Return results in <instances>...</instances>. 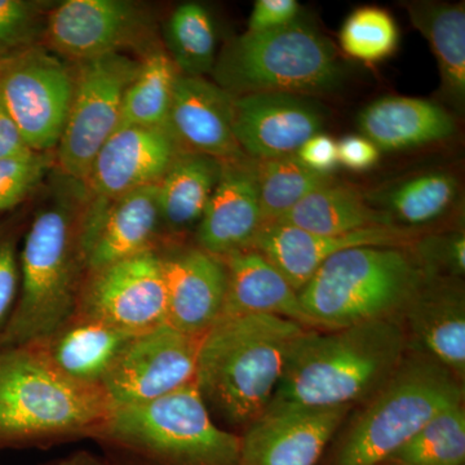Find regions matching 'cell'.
<instances>
[{
  "label": "cell",
  "instance_id": "obj_31",
  "mask_svg": "<svg viewBox=\"0 0 465 465\" xmlns=\"http://www.w3.org/2000/svg\"><path fill=\"white\" fill-rule=\"evenodd\" d=\"M457 193L458 180L451 173H424L381 193L379 204L396 224L419 226L442 216Z\"/></svg>",
  "mask_w": 465,
  "mask_h": 465
},
{
  "label": "cell",
  "instance_id": "obj_25",
  "mask_svg": "<svg viewBox=\"0 0 465 465\" xmlns=\"http://www.w3.org/2000/svg\"><path fill=\"white\" fill-rule=\"evenodd\" d=\"M361 134L384 152L418 148L449 139L455 119L433 101L387 96L369 104L358 115Z\"/></svg>",
  "mask_w": 465,
  "mask_h": 465
},
{
  "label": "cell",
  "instance_id": "obj_21",
  "mask_svg": "<svg viewBox=\"0 0 465 465\" xmlns=\"http://www.w3.org/2000/svg\"><path fill=\"white\" fill-rule=\"evenodd\" d=\"M262 225L256 161L223 162L219 183L195 228L197 247L217 258L250 249Z\"/></svg>",
  "mask_w": 465,
  "mask_h": 465
},
{
  "label": "cell",
  "instance_id": "obj_23",
  "mask_svg": "<svg viewBox=\"0 0 465 465\" xmlns=\"http://www.w3.org/2000/svg\"><path fill=\"white\" fill-rule=\"evenodd\" d=\"M220 259L226 271V295L219 320L269 314L317 329L299 293L258 251L241 250Z\"/></svg>",
  "mask_w": 465,
  "mask_h": 465
},
{
  "label": "cell",
  "instance_id": "obj_18",
  "mask_svg": "<svg viewBox=\"0 0 465 465\" xmlns=\"http://www.w3.org/2000/svg\"><path fill=\"white\" fill-rule=\"evenodd\" d=\"M415 232L400 225L372 226L347 234H316L295 226L266 223L250 249L256 250L299 293L326 260L354 247H407Z\"/></svg>",
  "mask_w": 465,
  "mask_h": 465
},
{
  "label": "cell",
  "instance_id": "obj_37",
  "mask_svg": "<svg viewBox=\"0 0 465 465\" xmlns=\"http://www.w3.org/2000/svg\"><path fill=\"white\" fill-rule=\"evenodd\" d=\"M414 253L430 275L460 278L464 274L465 235L463 232L425 237L415 244Z\"/></svg>",
  "mask_w": 465,
  "mask_h": 465
},
{
  "label": "cell",
  "instance_id": "obj_30",
  "mask_svg": "<svg viewBox=\"0 0 465 465\" xmlns=\"http://www.w3.org/2000/svg\"><path fill=\"white\" fill-rule=\"evenodd\" d=\"M163 41L180 74H213L216 64V32L213 17L200 3L179 5L163 26Z\"/></svg>",
  "mask_w": 465,
  "mask_h": 465
},
{
  "label": "cell",
  "instance_id": "obj_14",
  "mask_svg": "<svg viewBox=\"0 0 465 465\" xmlns=\"http://www.w3.org/2000/svg\"><path fill=\"white\" fill-rule=\"evenodd\" d=\"M351 406L273 405L241 434V465H320Z\"/></svg>",
  "mask_w": 465,
  "mask_h": 465
},
{
  "label": "cell",
  "instance_id": "obj_4",
  "mask_svg": "<svg viewBox=\"0 0 465 465\" xmlns=\"http://www.w3.org/2000/svg\"><path fill=\"white\" fill-rule=\"evenodd\" d=\"M407 353L400 320L324 333L308 330L291 353L271 406H353L374 396Z\"/></svg>",
  "mask_w": 465,
  "mask_h": 465
},
{
  "label": "cell",
  "instance_id": "obj_42",
  "mask_svg": "<svg viewBox=\"0 0 465 465\" xmlns=\"http://www.w3.org/2000/svg\"><path fill=\"white\" fill-rule=\"evenodd\" d=\"M33 153L20 128L0 104V161L25 157Z\"/></svg>",
  "mask_w": 465,
  "mask_h": 465
},
{
  "label": "cell",
  "instance_id": "obj_6",
  "mask_svg": "<svg viewBox=\"0 0 465 465\" xmlns=\"http://www.w3.org/2000/svg\"><path fill=\"white\" fill-rule=\"evenodd\" d=\"M409 247H354L321 265L299 299L317 327L400 320L428 277Z\"/></svg>",
  "mask_w": 465,
  "mask_h": 465
},
{
  "label": "cell",
  "instance_id": "obj_1",
  "mask_svg": "<svg viewBox=\"0 0 465 465\" xmlns=\"http://www.w3.org/2000/svg\"><path fill=\"white\" fill-rule=\"evenodd\" d=\"M50 198L27 226L20 250V290L0 347L45 338L75 312L87 262L82 243L84 183L57 173Z\"/></svg>",
  "mask_w": 465,
  "mask_h": 465
},
{
  "label": "cell",
  "instance_id": "obj_20",
  "mask_svg": "<svg viewBox=\"0 0 465 465\" xmlns=\"http://www.w3.org/2000/svg\"><path fill=\"white\" fill-rule=\"evenodd\" d=\"M401 321L409 351L432 358L464 382L465 295L459 278L428 275Z\"/></svg>",
  "mask_w": 465,
  "mask_h": 465
},
{
  "label": "cell",
  "instance_id": "obj_24",
  "mask_svg": "<svg viewBox=\"0 0 465 465\" xmlns=\"http://www.w3.org/2000/svg\"><path fill=\"white\" fill-rule=\"evenodd\" d=\"M133 338L108 323L74 312L54 331L32 342L66 378L103 387L116 358Z\"/></svg>",
  "mask_w": 465,
  "mask_h": 465
},
{
  "label": "cell",
  "instance_id": "obj_43",
  "mask_svg": "<svg viewBox=\"0 0 465 465\" xmlns=\"http://www.w3.org/2000/svg\"><path fill=\"white\" fill-rule=\"evenodd\" d=\"M47 465H113L105 458L100 455L94 454V452L81 451L73 452L69 457L60 459V460L54 461V463Z\"/></svg>",
  "mask_w": 465,
  "mask_h": 465
},
{
  "label": "cell",
  "instance_id": "obj_41",
  "mask_svg": "<svg viewBox=\"0 0 465 465\" xmlns=\"http://www.w3.org/2000/svg\"><path fill=\"white\" fill-rule=\"evenodd\" d=\"M339 164L354 173H363L375 166L381 158V150L365 136L342 137L338 143Z\"/></svg>",
  "mask_w": 465,
  "mask_h": 465
},
{
  "label": "cell",
  "instance_id": "obj_13",
  "mask_svg": "<svg viewBox=\"0 0 465 465\" xmlns=\"http://www.w3.org/2000/svg\"><path fill=\"white\" fill-rule=\"evenodd\" d=\"M202 338L163 324L134 336L103 382L115 406L150 402L195 382Z\"/></svg>",
  "mask_w": 465,
  "mask_h": 465
},
{
  "label": "cell",
  "instance_id": "obj_32",
  "mask_svg": "<svg viewBox=\"0 0 465 465\" xmlns=\"http://www.w3.org/2000/svg\"><path fill=\"white\" fill-rule=\"evenodd\" d=\"M262 224L275 223L312 192L332 182L309 170L296 154L256 162Z\"/></svg>",
  "mask_w": 465,
  "mask_h": 465
},
{
  "label": "cell",
  "instance_id": "obj_36",
  "mask_svg": "<svg viewBox=\"0 0 465 465\" xmlns=\"http://www.w3.org/2000/svg\"><path fill=\"white\" fill-rule=\"evenodd\" d=\"M51 171H54V152H33L25 157L0 161V215L20 206Z\"/></svg>",
  "mask_w": 465,
  "mask_h": 465
},
{
  "label": "cell",
  "instance_id": "obj_19",
  "mask_svg": "<svg viewBox=\"0 0 465 465\" xmlns=\"http://www.w3.org/2000/svg\"><path fill=\"white\" fill-rule=\"evenodd\" d=\"M167 292L166 324L203 338L222 316L226 271L222 259L200 247L159 250Z\"/></svg>",
  "mask_w": 465,
  "mask_h": 465
},
{
  "label": "cell",
  "instance_id": "obj_16",
  "mask_svg": "<svg viewBox=\"0 0 465 465\" xmlns=\"http://www.w3.org/2000/svg\"><path fill=\"white\" fill-rule=\"evenodd\" d=\"M182 153L164 128L119 127L92 162L84 183L85 203L103 206L157 185Z\"/></svg>",
  "mask_w": 465,
  "mask_h": 465
},
{
  "label": "cell",
  "instance_id": "obj_38",
  "mask_svg": "<svg viewBox=\"0 0 465 465\" xmlns=\"http://www.w3.org/2000/svg\"><path fill=\"white\" fill-rule=\"evenodd\" d=\"M21 232L15 223L0 222V335L7 326L20 290Z\"/></svg>",
  "mask_w": 465,
  "mask_h": 465
},
{
  "label": "cell",
  "instance_id": "obj_10",
  "mask_svg": "<svg viewBox=\"0 0 465 465\" xmlns=\"http://www.w3.org/2000/svg\"><path fill=\"white\" fill-rule=\"evenodd\" d=\"M73 91V69L39 45L0 58V104L33 152L56 150Z\"/></svg>",
  "mask_w": 465,
  "mask_h": 465
},
{
  "label": "cell",
  "instance_id": "obj_27",
  "mask_svg": "<svg viewBox=\"0 0 465 465\" xmlns=\"http://www.w3.org/2000/svg\"><path fill=\"white\" fill-rule=\"evenodd\" d=\"M275 223L329 235L347 234L372 226L397 225L387 213L370 206L357 189L333 182L302 198Z\"/></svg>",
  "mask_w": 465,
  "mask_h": 465
},
{
  "label": "cell",
  "instance_id": "obj_3",
  "mask_svg": "<svg viewBox=\"0 0 465 465\" xmlns=\"http://www.w3.org/2000/svg\"><path fill=\"white\" fill-rule=\"evenodd\" d=\"M114 407L104 387L66 378L33 342L0 347V450L94 440Z\"/></svg>",
  "mask_w": 465,
  "mask_h": 465
},
{
  "label": "cell",
  "instance_id": "obj_35",
  "mask_svg": "<svg viewBox=\"0 0 465 465\" xmlns=\"http://www.w3.org/2000/svg\"><path fill=\"white\" fill-rule=\"evenodd\" d=\"M54 3L0 0V58L38 45Z\"/></svg>",
  "mask_w": 465,
  "mask_h": 465
},
{
  "label": "cell",
  "instance_id": "obj_22",
  "mask_svg": "<svg viewBox=\"0 0 465 465\" xmlns=\"http://www.w3.org/2000/svg\"><path fill=\"white\" fill-rule=\"evenodd\" d=\"M234 96L202 76L179 75L166 130L182 152L219 161L246 157L232 133Z\"/></svg>",
  "mask_w": 465,
  "mask_h": 465
},
{
  "label": "cell",
  "instance_id": "obj_9",
  "mask_svg": "<svg viewBox=\"0 0 465 465\" xmlns=\"http://www.w3.org/2000/svg\"><path fill=\"white\" fill-rule=\"evenodd\" d=\"M139 67L124 54L75 63L72 105L54 150L58 173L84 182L101 146L118 130L122 100Z\"/></svg>",
  "mask_w": 465,
  "mask_h": 465
},
{
  "label": "cell",
  "instance_id": "obj_17",
  "mask_svg": "<svg viewBox=\"0 0 465 465\" xmlns=\"http://www.w3.org/2000/svg\"><path fill=\"white\" fill-rule=\"evenodd\" d=\"M82 243L87 272L162 250L157 185L127 193L103 206H92L84 201Z\"/></svg>",
  "mask_w": 465,
  "mask_h": 465
},
{
  "label": "cell",
  "instance_id": "obj_15",
  "mask_svg": "<svg viewBox=\"0 0 465 465\" xmlns=\"http://www.w3.org/2000/svg\"><path fill=\"white\" fill-rule=\"evenodd\" d=\"M324 124L311 97L282 92L234 96L232 133L243 154L256 162L293 155Z\"/></svg>",
  "mask_w": 465,
  "mask_h": 465
},
{
  "label": "cell",
  "instance_id": "obj_12",
  "mask_svg": "<svg viewBox=\"0 0 465 465\" xmlns=\"http://www.w3.org/2000/svg\"><path fill=\"white\" fill-rule=\"evenodd\" d=\"M152 16L131 0H66L47 16L45 39L51 51L75 63L124 50H148Z\"/></svg>",
  "mask_w": 465,
  "mask_h": 465
},
{
  "label": "cell",
  "instance_id": "obj_40",
  "mask_svg": "<svg viewBox=\"0 0 465 465\" xmlns=\"http://www.w3.org/2000/svg\"><path fill=\"white\" fill-rule=\"evenodd\" d=\"M296 157L309 170L331 176L339 166L338 143L327 134H314L298 150Z\"/></svg>",
  "mask_w": 465,
  "mask_h": 465
},
{
  "label": "cell",
  "instance_id": "obj_39",
  "mask_svg": "<svg viewBox=\"0 0 465 465\" xmlns=\"http://www.w3.org/2000/svg\"><path fill=\"white\" fill-rule=\"evenodd\" d=\"M299 14L296 0H258L251 12L247 32H269L289 26L298 20Z\"/></svg>",
  "mask_w": 465,
  "mask_h": 465
},
{
  "label": "cell",
  "instance_id": "obj_5",
  "mask_svg": "<svg viewBox=\"0 0 465 465\" xmlns=\"http://www.w3.org/2000/svg\"><path fill=\"white\" fill-rule=\"evenodd\" d=\"M92 440L113 465H241V437L213 420L195 382L150 402L115 406Z\"/></svg>",
  "mask_w": 465,
  "mask_h": 465
},
{
  "label": "cell",
  "instance_id": "obj_2",
  "mask_svg": "<svg viewBox=\"0 0 465 465\" xmlns=\"http://www.w3.org/2000/svg\"><path fill=\"white\" fill-rule=\"evenodd\" d=\"M286 318L219 320L201 339L195 385L208 411L246 430L274 399L293 348L308 332Z\"/></svg>",
  "mask_w": 465,
  "mask_h": 465
},
{
  "label": "cell",
  "instance_id": "obj_11",
  "mask_svg": "<svg viewBox=\"0 0 465 465\" xmlns=\"http://www.w3.org/2000/svg\"><path fill=\"white\" fill-rule=\"evenodd\" d=\"M75 312L131 336L166 324V282L159 251L87 272Z\"/></svg>",
  "mask_w": 465,
  "mask_h": 465
},
{
  "label": "cell",
  "instance_id": "obj_26",
  "mask_svg": "<svg viewBox=\"0 0 465 465\" xmlns=\"http://www.w3.org/2000/svg\"><path fill=\"white\" fill-rule=\"evenodd\" d=\"M223 162L198 153H179L157 183L162 234L174 237L200 224L222 174Z\"/></svg>",
  "mask_w": 465,
  "mask_h": 465
},
{
  "label": "cell",
  "instance_id": "obj_7",
  "mask_svg": "<svg viewBox=\"0 0 465 465\" xmlns=\"http://www.w3.org/2000/svg\"><path fill=\"white\" fill-rule=\"evenodd\" d=\"M322 465H382L434 416L464 402L463 382L432 358L411 351Z\"/></svg>",
  "mask_w": 465,
  "mask_h": 465
},
{
  "label": "cell",
  "instance_id": "obj_8",
  "mask_svg": "<svg viewBox=\"0 0 465 465\" xmlns=\"http://www.w3.org/2000/svg\"><path fill=\"white\" fill-rule=\"evenodd\" d=\"M213 75L232 96L282 92L312 97L335 91L344 72L332 43L296 20L281 29L235 36L216 58Z\"/></svg>",
  "mask_w": 465,
  "mask_h": 465
},
{
  "label": "cell",
  "instance_id": "obj_33",
  "mask_svg": "<svg viewBox=\"0 0 465 465\" xmlns=\"http://www.w3.org/2000/svg\"><path fill=\"white\" fill-rule=\"evenodd\" d=\"M382 465H465L463 403L434 416Z\"/></svg>",
  "mask_w": 465,
  "mask_h": 465
},
{
  "label": "cell",
  "instance_id": "obj_29",
  "mask_svg": "<svg viewBox=\"0 0 465 465\" xmlns=\"http://www.w3.org/2000/svg\"><path fill=\"white\" fill-rule=\"evenodd\" d=\"M180 73L164 50H152L140 60L139 72L122 100L119 127L166 130L173 88Z\"/></svg>",
  "mask_w": 465,
  "mask_h": 465
},
{
  "label": "cell",
  "instance_id": "obj_34",
  "mask_svg": "<svg viewBox=\"0 0 465 465\" xmlns=\"http://www.w3.org/2000/svg\"><path fill=\"white\" fill-rule=\"evenodd\" d=\"M339 39L348 56L363 63H379L397 50L400 30L390 12L367 5L349 15Z\"/></svg>",
  "mask_w": 465,
  "mask_h": 465
},
{
  "label": "cell",
  "instance_id": "obj_28",
  "mask_svg": "<svg viewBox=\"0 0 465 465\" xmlns=\"http://www.w3.org/2000/svg\"><path fill=\"white\" fill-rule=\"evenodd\" d=\"M416 29L430 43L446 97L457 108L465 100V8L463 3L416 2L407 5Z\"/></svg>",
  "mask_w": 465,
  "mask_h": 465
}]
</instances>
